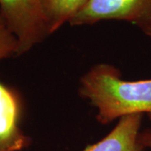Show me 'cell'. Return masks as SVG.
<instances>
[{"label": "cell", "instance_id": "cell-4", "mask_svg": "<svg viewBox=\"0 0 151 151\" xmlns=\"http://www.w3.org/2000/svg\"><path fill=\"white\" fill-rule=\"evenodd\" d=\"M21 101L13 89L0 81V151H22L31 139L20 127Z\"/></svg>", "mask_w": 151, "mask_h": 151}, {"label": "cell", "instance_id": "cell-2", "mask_svg": "<svg viewBox=\"0 0 151 151\" xmlns=\"http://www.w3.org/2000/svg\"><path fill=\"white\" fill-rule=\"evenodd\" d=\"M0 19L18 40V55L50 35L41 0H0Z\"/></svg>", "mask_w": 151, "mask_h": 151}, {"label": "cell", "instance_id": "cell-8", "mask_svg": "<svg viewBox=\"0 0 151 151\" xmlns=\"http://www.w3.org/2000/svg\"><path fill=\"white\" fill-rule=\"evenodd\" d=\"M139 139L141 145L146 149L151 150V129H146L143 132H140Z\"/></svg>", "mask_w": 151, "mask_h": 151}, {"label": "cell", "instance_id": "cell-3", "mask_svg": "<svg viewBox=\"0 0 151 151\" xmlns=\"http://www.w3.org/2000/svg\"><path fill=\"white\" fill-rule=\"evenodd\" d=\"M104 20L128 22L151 37V0H90L69 24L92 25Z\"/></svg>", "mask_w": 151, "mask_h": 151}, {"label": "cell", "instance_id": "cell-1", "mask_svg": "<svg viewBox=\"0 0 151 151\" xmlns=\"http://www.w3.org/2000/svg\"><path fill=\"white\" fill-rule=\"evenodd\" d=\"M79 94L97 108L100 124L134 114L151 121V79L126 81L115 66L101 63L81 76Z\"/></svg>", "mask_w": 151, "mask_h": 151}, {"label": "cell", "instance_id": "cell-6", "mask_svg": "<svg viewBox=\"0 0 151 151\" xmlns=\"http://www.w3.org/2000/svg\"><path fill=\"white\" fill-rule=\"evenodd\" d=\"M90 0H41L44 17L50 35L70 21Z\"/></svg>", "mask_w": 151, "mask_h": 151}, {"label": "cell", "instance_id": "cell-5", "mask_svg": "<svg viewBox=\"0 0 151 151\" xmlns=\"http://www.w3.org/2000/svg\"><path fill=\"white\" fill-rule=\"evenodd\" d=\"M142 117L134 114L121 118L109 134L82 151H145L139 139Z\"/></svg>", "mask_w": 151, "mask_h": 151}, {"label": "cell", "instance_id": "cell-7", "mask_svg": "<svg viewBox=\"0 0 151 151\" xmlns=\"http://www.w3.org/2000/svg\"><path fill=\"white\" fill-rule=\"evenodd\" d=\"M18 55V40L0 19V61Z\"/></svg>", "mask_w": 151, "mask_h": 151}]
</instances>
